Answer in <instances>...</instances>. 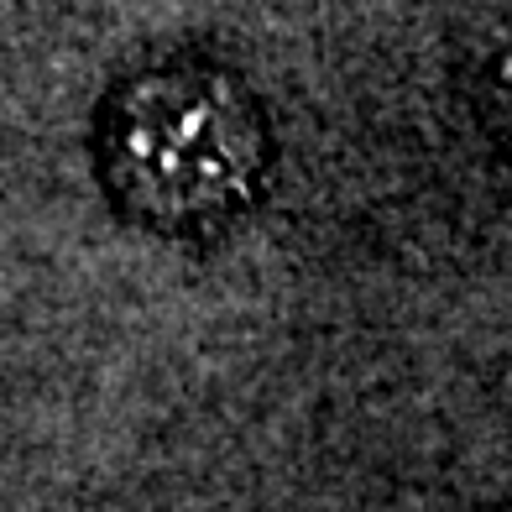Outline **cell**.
<instances>
[{
  "instance_id": "1",
  "label": "cell",
  "mask_w": 512,
  "mask_h": 512,
  "mask_svg": "<svg viewBox=\"0 0 512 512\" xmlns=\"http://www.w3.org/2000/svg\"><path fill=\"white\" fill-rule=\"evenodd\" d=\"M251 157V131L225 95L199 84H162L126 115V162L152 189V204H209L236 189Z\"/></svg>"
}]
</instances>
